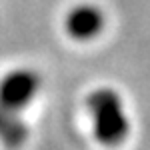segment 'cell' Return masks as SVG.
Segmentation results:
<instances>
[{"label":"cell","instance_id":"2","mask_svg":"<svg viewBox=\"0 0 150 150\" xmlns=\"http://www.w3.org/2000/svg\"><path fill=\"white\" fill-rule=\"evenodd\" d=\"M40 88V80L32 70H14L0 80V106L16 112L32 102Z\"/></svg>","mask_w":150,"mask_h":150},{"label":"cell","instance_id":"3","mask_svg":"<svg viewBox=\"0 0 150 150\" xmlns=\"http://www.w3.org/2000/svg\"><path fill=\"white\" fill-rule=\"evenodd\" d=\"M64 26L70 38L86 42L100 34V30L104 28V14L94 4H80L66 14Z\"/></svg>","mask_w":150,"mask_h":150},{"label":"cell","instance_id":"4","mask_svg":"<svg viewBox=\"0 0 150 150\" xmlns=\"http://www.w3.org/2000/svg\"><path fill=\"white\" fill-rule=\"evenodd\" d=\"M0 140L8 148H16L26 140V126L16 118L14 112L2 106H0Z\"/></svg>","mask_w":150,"mask_h":150},{"label":"cell","instance_id":"1","mask_svg":"<svg viewBox=\"0 0 150 150\" xmlns=\"http://www.w3.org/2000/svg\"><path fill=\"white\" fill-rule=\"evenodd\" d=\"M86 104L94 120V138L100 144L114 148L128 138L130 122H128L122 98L114 90L100 88L88 96Z\"/></svg>","mask_w":150,"mask_h":150}]
</instances>
